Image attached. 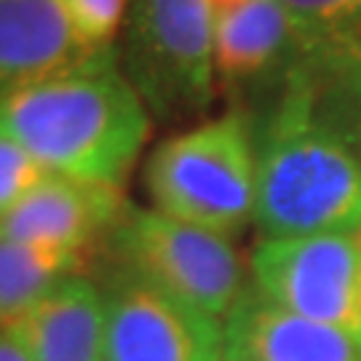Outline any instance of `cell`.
<instances>
[{
    "label": "cell",
    "instance_id": "cell-6",
    "mask_svg": "<svg viewBox=\"0 0 361 361\" xmlns=\"http://www.w3.org/2000/svg\"><path fill=\"white\" fill-rule=\"evenodd\" d=\"M255 289L313 322L361 332V235L262 238L252 255Z\"/></svg>",
    "mask_w": 361,
    "mask_h": 361
},
{
    "label": "cell",
    "instance_id": "cell-18",
    "mask_svg": "<svg viewBox=\"0 0 361 361\" xmlns=\"http://www.w3.org/2000/svg\"><path fill=\"white\" fill-rule=\"evenodd\" d=\"M0 361H32L11 326H0Z\"/></svg>",
    "mask_w": 361,
    "mask_h": 361
},
{
    "label": "cell",
    "instance_id": "cell-14",
    "mask_svg": "<svg viewBox=\"0 0 361 361\" xmlns=\"http://www.w3.org/2000/svg\"><path fill=\"white\" fill-rule=\"evenodd\" d=\"M83 255L0 238V326H11L62 279L78 273Z\"/></svg>",
    "mask_w": 361,
    "mask_h": 361
},
{
    "label": "cell",
    "instance_id": "cell-5",
    "mask_svg": "<svg viewBox=\"0 0 361 361\" xmlns=\"http://www.w3.org/2000/svg\"><path fill=\"white\" fill-rule=\"evenodd\" d=\"M107 238L123 268L214 319L228 316L244 295L241 259L219 233L166 217L155 209L126 207Z\"/></svg>",
    "mask_w": 361,
    "mask_h": 361
},
{
    "label": "cell",
    "instance_id": "cell-15",
    "mask_svg": "<svg viewBox=\"0 0 361 361\" xmlns=\"http://www.w3.org/2000/svg\"><path fill=\"white\" fill-rule=\"evenodd\" d=\"M300 49L361 35V0H281Z\"/></svg>",
    "mask_w": 361,
    "mask_h": 361
},
{
    "label": "cell",
    "instance_id": "cell-3",
    "mask_svg": "<svg viewBox=\"0 0 361 361\" xmlns=\"http://www.w3.org/2000/svg\"><path fill=\"white\" fill-rule=\"evenodd\" d=\"M155 212L180 222L235 235L255 219L257 137L244 113L204 121L155 147L145 164Z\"/></svg>",
    "mask_w": 361,
    "mask_h": 361
},
{
    "label": "cell",
    "instance_id": "cell-12",
    "mask_svg": "<svg viewBox=\"0 0 361 361\" xmlns=\"http://www.w3.org/2000/svg\"><path fill=\"white\" fill-rule=\"evenodd\" d=\"M89 54L65 0H0V94L22 89Z\"/></svg>",
    "mask_w": 361,
    "mask_h": 361
},
{
    "label": "cell",
    "instance_id": "cell-1",
    "mask_svg": "<svg viewBox=\"0 0 361 361\" xmlns=\"http://www.w3.org/2000/svg\"><path fill=\"white\" fill-rule=\"evenodd\" d=\"M0 134L51 174L121 190L150 134V110L110 46L0 94Z\"/></svg>",
    "mask_w": 361,
    "mask_h": 361
},
{
    "label": "cell",
    "instance_id": "cell-10",
    "mask_svg": "<svg viewBox=\"0 0 361 361\" xmlns=\"http://www.w3.org/2000/svg\"><path fill=\"white\" fill-rule=\"evenodd\" d=\"M217 75L249 83L289 67L300 38L281 0H207Z\"/></svg>",
    "mask_w": 361,
    "mask_h": 361
},
{
    "label": "cell",
    "instance_id": "cell-13",
    "mask_svg": "<svg viewBox=\"0 0 361 361\" xmlns=\"http://www.w3.org/2000/svg\"><path fill=\"white\" fill-rule=\"evenodd\" d=\"M286 70L305 89L316 116L361 161V35L305 46Z\"/></svg>",
    "mask_w": 361,
    "mask_h": 361
},
{
    "label": "cell",
    "instance_id": "cell-16",
    "mask_svg": "<svg viewBox=\"0 0 361 361\" xmlns=\"http://www.w3.org/2000/svg\"><path fill=\"white\" fill-rule=\"evenodd\" d=\"M65 8L78 43L86 51H99L116 46L129 0H65Z\"/></svg>",
    "mask_w": 361,
    "mask_h": 361
},
{
    "label": "cell",
    "instance_id": "cell-2",
    "mask_svg": "<svg viewBox=\"0 0 361 361\" xmlns=\"http://www.w3.org/2000/svg\"><path fill=\"white\" fill-rule=\"evenodd\" d=\"M255 225L265 238L361 231V161L316 116L289 70L257 137Z\"/></svg>",
    "mask_w": 361,
    "mask_h": 361
},
{
    "label": "cell",
    "instance_id": "cell-8",
    "mask_svg": "<svg viewBox=\"0 0 361 361\" xmlns=\"http://www.w3.org/2000/svg\"><path fill=\"white\" fill-rule=\"evenodd\" d=\"M222 361H361V332L297 316L244 289L222 324Z\"/></svg>",
    "mask_w": 361,
    "mask_h": 361
},
{
    "label": "cell",
    "instance_id": "cell-7",
    "mask_svg": "<svg viewBox=\"0 0 361 361\" xmlns=\"http://www.w3.org/2000/svg\"><path fill=\"white\" fill-rule=\"evenodd\" d=\"M104 361H222V324L118 265L102 284Z\"/></svg>",
    "mask_w": 361,
    "mask_h": 361
},
{
    "label": "cell",
    "instance_id": "cell-17",
    "mask_svg": "<svg viewBox=\"0 0 361 361\" xmlns=\"http://www.w3.org/2000/svg\"><path fill=\"white\" fill-rule=\"evenodd\" d=\"M51 171L40 166L22 145L0 134V217L32 193Z\"/></svg>",
    "mask_w": 361,
    "mask_h": 361
},
{
    "label": "cell",
    "instance_id": "cell-9",
    "mask_svg": "<svg viewBox=\"0 0 361 361\" xmlns=\"http://www.w3.org/2000/svg\"><path fill=\"white\" fill-rule=\"evenodd\" d=\"M123 212L126 204L118 188L49 174L0 217V238L86 255L99 235H110Z\"/></svg>",
    "mask_w": 361,
    "mask_h": 361
},
{
    "label": "cell",
    "instance_id": "cell-4",
    "mask_svg": "<svg viewBox=\"0 0 361 361\" xmlns=\"http://www.w3.org/2000/svg\"><path fill=\"white\" fill-rule=\"evenodd\" d=\"M126 75L161 121L204 113L214 99V35L207 0H131Z\"/></svg>",
    "mask_w": 361,
    "mask_h": 361
},
{
    "label": "cell",
    "instance_id": "cell-19",
    "mask_svg": "<svg viewBox=\"0 0 361 361\" xmlns=\"http://www.w3.org/2000/svg\"><path fill=\"white\" fill-rule=\"evenodd\" d=\"M359 235H361V231H359Z\"/></svg>",
    "mask_w": 361,
    "mask_h": 361
},
{
    "label": "cell",
    "instance_id": "cell-11",
    "mask_svg": "<svg viewBox=\"0 0 361 361\" xmlns=\"http://www.w3.org/2000/svg\"><path fill=\"white\" fill-rule=\"evenodd\" d=\"M32 361H104V295L86 276H67L11 324Z\"/></svg>",
    "mask_w": 361,
    "mask_h": 361
}]
</instances>
